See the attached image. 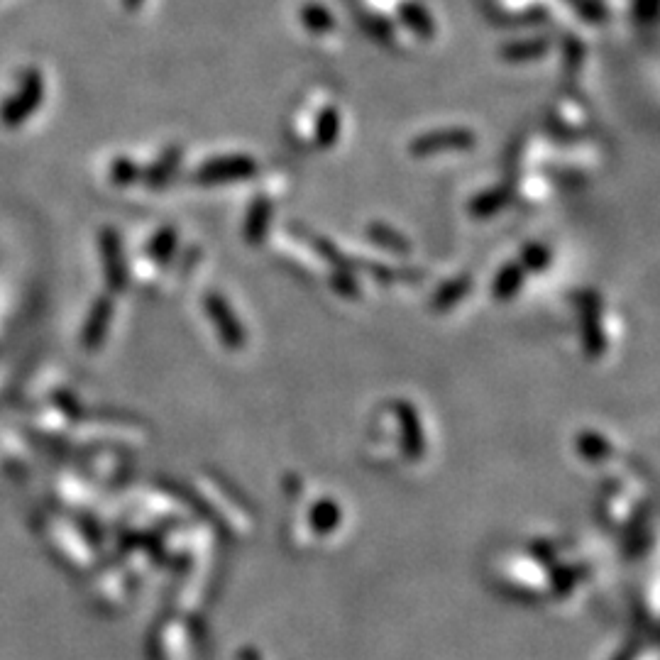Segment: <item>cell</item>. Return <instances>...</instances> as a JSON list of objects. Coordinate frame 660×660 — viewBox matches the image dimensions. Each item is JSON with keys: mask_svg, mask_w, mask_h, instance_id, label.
<instances>
[{"mask_svg": "<svg viewBox=\"0 0 660 660\" xmlns=\"http://www.w3.org/2000/svg\"><path fill=\"white\" fill-rule=\"evenodd\" d=\"M477 145L475 132L467 128H440L418 135L409 145V152L414 157H431L440 152H455V150H472Z\"/></svg>", "mask_w": 660, "mask_h": 660, "instance_id": "obj_1", "label": "cell"}, {"mask_svg": "<svg viewBox=\"0 0 660 660\" xmlns=\"http://www.w3.org/2000/svg\"><path fill=\"white\" fill-rule=\"evenodd\" d=\"M257 172V162L247 154H225V157L208 159L196 172L201 184H230V181H245Z\"/></svg>", "mask_w": 660, "mask_h": 660, "instance_id": "obj_2", "label": "cell"}, {"mask_svg": "<svg viewBox=\"0 0 660 660\" xmlns=\"http://www.w3.org/2000/svg\"><path fill=\"white\" fill-rule=\"evenodd\" d=\"M399 18L406 27H409L411 32H414V35L423 37V40L433 37V32H436V22H433L431 13H428V10L423 8L421 3H404V5H401Z\"/></svg>", "mask_w": 660, "mask_h": 660, "instance_id": "obj_3", "label": "cell"}, {"mask_svg": "<svg viewBox=\"0 0 660 660\" xmlns=\"http://www.w3.org/2000/svg\"><path fill=\"white\" fill-rule=\"evenodd\" d=\"M340 137V113L335 106H326L318 113L316 120V145L321 150H330L335 147Z\"/></svg>", "mask_w": 660, "mask_h": 660, "instance_id": "obj_4", "label": "cell"}, {"mask_svg": "<svg viewBox=\"0 0 660 660\" xmlns=\"http://www.w3.org/2000/svg\"><path fill=\"white\" fill-rule=\"evenodd\" d=\"M550 49L548 40H541V37H536V40H524V42H511L502 47V57L506 62H533V59L543 57Z\"/></svg>", "mask_w": 660, "mask_h": 660, "instance_id": "obj_5", "label": "cell"}, {"mask_svg": "<svg viewBox=\"0 0 660 660\" xmlns=\"http://www.w3.org/2000/svg\"><path fill=\"white\" fill-rule=\"evenodd\" d=\"M301 25H304L308 32H313V35H326V32L335 27V18L326 5L306 3L304 8H301Z\"/></svg>", "mask_w": 660, "mask_h": 660, "instance_id": "obj_6", "label": "cell"}, {"mask_svg": "<svg viewBox=\"0 0 660 660\" xmlns=\"http://www.w3.org/2000/svg\"><path fill=\"white\" fill-rule=\"evenodd\" d=\"M269 218H272V206H269L264 198H257L255 203H252L250 213H247V240H262L264 235V228H267Z\"/></svg>", "mask_w": 660, "mask_h": 660, "instance_id": "obj_7", "label": "cell"}, {"mask_svg": "<svg viewBox=\"0 0 660 660\" xmlns=\"http://www.w3.org/2000/svg\"><path fill=\"white\" fill-rule=\"evenodd\" d=\"M506 203V191L502 189H494V191H487V194H480L472 201V211L477 213V216H489V213H494L497 208H502Z\"/></svg>", "mask_w": 660, "mask_h": 660, "instance_id": "obj_8", "label": "cell"}, {"mask_svg": "<svg viewBox=\"0 0 660 660\" xmlns=\"http://www.w3.org/2000/svg\"><path fill=\"white\" fill-rule=\"evenodd\" d=\"M568 3L590 22H604V18H607V8L599 0H568Z\"/></svg>", "mask_w": 660, "mask_h": 660, "instance_id": "obj_9", "label": "cell"}, {"mask_svg": "<svg viewBox=\"0 0 660 660\" xmlns=\"http://www.w3.org/2000/svg\"><path fill=\"white\" fill-rule=\"evenodd\" d=\"M658 13V0H634V15L638 22H653Z\"/></svg>", "mask_w": 660, "mask_h": 660, "instance_id": "obj_10", "label": "cell"}, {"mask_svg": "<svg viewBox=\"0 0 660 660\" xmlns=\"http://www.w3.org/2000/svg\"><path fill=\"white\" fill-rule=\"evenodd\" d=\"M372 238L384 242V245H392V247H404V240L396 238V233H392L389 228H379V225H374L372 228Z\"/></svg>", "mask_w": 660, "mask_h": 660, "instance_id": "obj_11", "label": "cell"}, {"mask_svg": "<svg viewBox=\"0 0 660 660\" xmlns=\"http://www.w3.org/2000/svg\"><path fill=\"white\" fill-rule=\"evenodd\" d=\"M135 3H137V0H135Z\"/></svg>", "mask_w": 660, "mask_h": 660, "instance_id": "obj_12", "label": "cell"}]
</instances>
